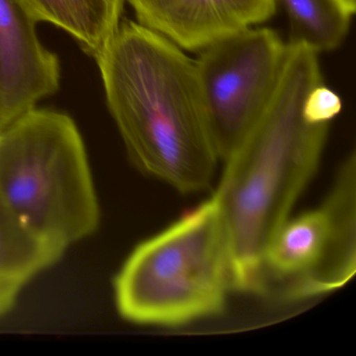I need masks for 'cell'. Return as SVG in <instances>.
Masks as SVG:
<instances>
[{
  "instance_id": "5",
  "label": "cell",
  "mask_w": 356,
  "mask_h": 356,
  "mask_svg": "<svg viewBox=\"0 0 356 356\" xmlns=\"http://www.w3.org/2000/svg\"><path fill=\"white\" fill-rule=\"evenodd\" d=\"M355 155L341 164L328 197L289 220L268 245L259 295L299 301L341 289L355 274Z\"/></svg>"
},
{
  "instance_id": "9",
  "label": "cell",
  "mask_w": 356,
  "mask_h": 356,
  "mask_svg": "<svg viewBox=\"0 0 356 356\" xmlns=\"http://www.w3.org/2000/svg\"><path fill=\"white\" fill-rule=\"evenodd\" d=\"M31 17L67 33L97 59L122 24L126 0H19Z\"/></svg>"
},
{
  "instance_id": "10",
  "label": "cell",
  "mask_w": 356,
  "mask_h": 356,
  "mask_svg": "<svg viewBox=\"0 0 356 356\" xmlns=\"http://www.w3.org/2000/svg\"><path fill=\"white\" fill-rule=\"evenodd\" d=\"M286 14L289 44L316 53L332 51L345 40L352 15L339 0H275Z\"/></svg>"
},
{
  "instance_id": "4",
  "label": "cell",
  "mask_w": 356,
  "mask_h": 356,
  "mask_svg": "<svg viewBox=\"0 0 356 356\" xmlns=\"http://www.w3.org/2000/svg\"><path fill=\"white\" fill-rule=\"evenodd\" d=\"M0 199L33 236L60 253L95 232L99 204L70 116L34 108L0 129Z\"/></svg>"
},
{
  "instance_id": "11",
  "label": "cell",
  "mask_w": 356,
  "mask_h": 356,
  "mask_svg": "<svg viewBox=\"0 0 356 356\" xmlns=\"http://www.w3.org/2000/svg\"><path fill=\"white\" fill-rule=\"evenodd\" d=\"M61 255L33 236L0 199V277L28 282Z\"/></svg>"
},
{
  "instance_id": "12",
  "label": "cell",
  "mask_w": 356,
  "mask_h": 356,
  "mask_svg": "<svg viewBox=\"0 0 356 356\" xmlns=\"http://www.w3.org/2000/svg\"><path fill=\"white\" fill-rule=\"evenodd\" d=\"M343 104L337 93L320 84L306 97L303 115L310 124H329L341 111Z\"/></svg>"
},
{
  "instance_id": "14",
  "label": "cell",
  "mask_w": 356,
  "mask_h": 356,
  "mask_svg": "<svg viewBox=\"0 0 356 356\" xmlns=\"http://www.w3.org/2000/svg\"><path fill=\"white\" fill-rule=\"evenodd\" d=\"M339 1L351 15L355 13L356 0H339Z\"/></svg>"
},
{
  "instance_id": "13",
  "label": "cell",
  "mask_w": 356,
  "mask_h": 356,
  "mask_svg": "<svg viewBox=\"0 0 356 356\" xmlns=\"http://www.w3.org/2000/svg\"><path fill=\"white\" fill-rule=\"evenodd\" d=\"M26 281L11 277H0V314H5L15 303Z\"/></svg>"
},
{
  "instance_id": "8",
  "label": "cell",
  "mask_w": 356,
  "mask_h": 356,
  "mask_svg": "<svg viewBox=\"0 0 356 356\" xmlns=\"http://www.w3.org/2000/svg\"><path fill=\"white\" fill-rule=\"evenodd\" d=\"M137 22L185 51H200L225 37L268 22L275 0H126Z\"/></svg>"
},
{
  "instance_id": "3",
  "label": "cell",
  "mask_w": 356,
  "mask_h": 356,
  "mask_svg": "<svg viewBox=\"0 0 356 356\" xmlns=\"http://www.w3.org/2000/svg\"><path fill=\"white\" fill-rule=\"evenodd\" d=\"M232 291L230 243L214 195L137 245L114 281L120 316L160 327L218 316Z\"/></svg>"
},
{
  "instance_id": "7",
  "label": "cell",
  "mask_w": 356,
  "mask_h": 356,
  "mask_svg": "<svg viewBox=\"0 0 356 356\" xmlns=\"http://www.w3.org/2000/svg\"><path fill=\"white\" fill-rule=\"evenodd\" d=\"M36 24L19 0H0V129L59 90V59Z\"/></svg>"
},
{
  "instance_id": "1",
  "label": "cell",
  "mask_w": 356,
  "mask_h": 356,
  "mask_svg": "<svg viewBox=\"0 0 356 356\" xmlns=\"http://www.w3.org/2000/svg\"><path fill=\"white\" fill-rule=\"evenodd\" d=\"M318 56L287 43L270 104L225 161L213 195L228 233L233 291L259 295L266 250L320 165L329 124H310L303 115L306 97L323 83Z\"/></svg>"
},
{
  "instance_id": "6",
  "label": "cell",
  "mask_w": 356,
  "mask_h": 356,
  "mask_svg": "<svg viewBox=\"0 0 356 356\" xmlns=\"http://www.w3.org/2000/svg\"><path fill=\"white\" fill-rule=\"evenodd\" d=\"M285 51L275 31L251 26L199 51L197 82L212 145L222 161L238 149L270 104Z\"/></svg>"
},
{
  "instance_id": "2",
  "label": "cell",
  "mask_w": 356,
  "mask_h": 356,
  "mask_svg": "<svg viewBox=\"0 0 356 356\" xmlns=\"http://www.w3.org/2000/svg\"><path fill=\"white\" fill-rule=\"evenodd\" d=\"M95 60L110 113L136 168L183 195L209 188L220 159L195 61L134 22H122Z\"/></svg>"
}]
</instances>
